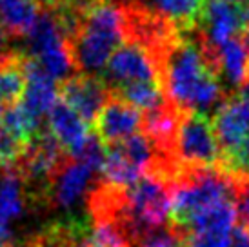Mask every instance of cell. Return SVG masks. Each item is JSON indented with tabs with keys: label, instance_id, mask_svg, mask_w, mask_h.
Wrapping results in <instances>:
<instances>
[{
	"label": "cell",
	"instance_id": "cell-1",
	"mask_svg": "<svg viewBox=\"0 0 249 247\" xmlns=\"http://www.w3.org/2000/svg\"><path fill=\"white\" fill-rule=\"evenodd\" d=\"M238 176L214 169H184L171 184V206H169V226L182 231L184 227L206 209L222 204L235 202Z\"/></svg>",
	"mask_w": 249,
	"mask_h": 247
},
{
	"label": "cell",
	"instance_id": "cell-2",
	"mask_svg": "<svg viewBox=\"0 0 249 247\" xmlns=\"http://www.w3.org/2000/svg\"><path fill=\"white\" fill-rule=\"evenodd\" d=\"M171 158L180 169H214L220 167L222 151L213 120L196 111H182L175 133Z\"/></svg>",
	"mask_w": 249,
	"mask_h": 247
},
{
	"label": "cell",
	"instance_id": "cell-3",
	"mask_svg": "<svg viewBox=\"0 0 249 247\" xmlns=\"http://www.w3.org/2000/svg\"><path fill=\"white\" fill-rule=\"evenodd\" d=\"M100 80L109 91L133 82H160L159 66L149 49L137 40H124L113 53Z\"/></svg>",
	"mask_w": 249,
	"mask_h": 247
},
{
	"label": "cell",
	"instance_id": "cell-4",
	"mask_svg": "<svg viewBox=\"0 0 249 247\" xmlns=\"http://www.w3.org/2000/svg\"><path fill=\"white\" fill-rule=\"evenodd\" d=\"M249 26V4H231L228 0H206L196 28L204 38L218 48L240 36Z\"/></svg>",
	"mask_w": 249,
	"mask_h": 247
},
{
	"label": "cell",
	"instance_id": "cell-5",
	"mask_svg": "<svg viewBox=\"0 0 249 247\" xmlns=\"http://www.w3.org/2000/svg\"><path fill=\"white\" fill-rule=\"evenodd\" d=\"M95 173L82 162L75 158H68L58 171L53 175L48 189L44 193V204L48 207L58 209H71L86 193H89V184Z\"/></svg>",
	"mask_w": 249,
	"mask_h": 247
},
{
	"label": "cell",
	"instance_id": "cell-6",
	"mask_svg": "<svg viewBox=\"0 0 249 247\" xmlns=\"http://www.w3.org/2000/svg\"><path fill=\"white\" fill-rule=\"evenodd\" d=\"M93 127V133L100 138L102 144H115L118 140L140 133L144 127V113L109 93V98L95 118Z\"/></svg>",
	"mask_w": 249,
	"mask_h": 247
},
{
	"label": "cell",
	"instance_id": "cell-7",
	"mask_svg": "<svg viewBox=\"0 0 249 247\" xmlns=\"http://www.w3.org/2000/svg\"><path fill=\"white\" fill-rule=\"evenodd\" d=\"M58 96L89 125L107 102L109 89L100 80V76L73 75L58 84Z\"/></svg>",
	"mask_w": 249,
	"mask_h": 247
},
{
	"label": "cell",
	"instance_id": "cell-8",
	"mask_svg": "<svg viewBox=\"0 0 249 247\" xmlns=\"http://www.w3.org/2000/svg\"><path fill=\"white\" fill-rule=\"evenodd\" d=\"M213 127L224 160L231 157L249 135V106L238 100L235 95L228 96L214 111Z\"/></svg>",
	"mask_w": 249,
	"mask_h": 247
},
{
	"label": "cell",
	"instance_id": "cell-9",
	"mask_svg": "<svg viewBox=\"0 0 249 247\" xmlns=\"http://www.w3.org/2000/svg\"><path fill=\"white\" fill-rule=\"evenodd\" d=\"M24 69H26V91L22 106L31 115L44 120V117H48L49 111L60 100L58 84L40 68V64L33 56L26 53H24Z\"/></svg>",
	"mask_w": 249,
	"mask_h": 247
},
{
	"label": "cell",
	"instance_id": "cell-10",
	"mask_svg": "<svg viewBox=\"0 0 249 247\" xmlns=\"http://www.w3.org/2000/svg\"><path fill=\"white\" fill-rule=\"evenodd\" d=\"M48 129L70 157L78 151L89 137V125L62 100H58L55 107L49 111Z\"/></svg>",
	"mask_w": 249,
	"mask_h": 247
},
{
	"label": "cell",
	"instance_id": "cell-11",
	"mask_svg": "<svg viewBox=\"0 0 249 247\" xmlns=\"http://www.w3.org/2000/svg\"><path fill=\"white\" fill-rule=\"evenodd\" d=\"M216 68L226 93L229 96L235 95L238 86L249 73V53L240 36L224 42L216 48Z\"/></svg>",
	"mask_w": 249,
	"mask_h": 247
},
{
	"label": "cell",
	"instance_id": "cell-12",
	"mask_svg": "<svg viewBox=\"0 0 249 247\" xmlns=\"http://www.w3.org/2000/svg\"><path fill=\"white\" fill-rule=\"evenodd\" d=\"M26 91L24 53L9 51L0 56V107L18 104Z\"/></svg>",
	"mask_w": 249,
	"mask_h": 247
},
{
	"label": "cell",
	"instance_id": "cell-13",
	"mask_svg": "<svg viewBox=\"0 0 249 247\" xmlns=\"http://www.w3.org/2000/svg\"><path fill=\"white\" fill-rule=\"evenodd\" d=\"M38 11L33 0H0V28L9 36H28Z\"/></svg>",
	"mask_w": 249,
	"mask_h": 247
},
{
	"label": "cell",
	"instance_id": "cell-14",
	"mask_svg": "<svg viewBox=\"0 0 249 247\" xmlns=\"http://www.w3.org/2000/svg\"><path fill=\"white\" fill-rule=\"evenodd\" d=\"M113 96H118L120 100L131 104L133 107L140 109L142 113H151L166 106L167 100L164 88L160 82H133L120 86L117 89L109 91Z\"/></svg>",
	"mask_w": 249,
	"mask_h": 247
},
{
	"label": "cell",
	"instance_id": "cell-15",
	"mask_svg": "<svg viewBox=\"0 0 249 247\" xmlns=\"http://www.w3.org/2000/svg\"><path fill=\"white\" fill-rule=\"evenodd\" d=\"M26 191H24V182L17 169L11 171H2L0 178V213L7 220L20 216L26 204Z\"/></svg>",
	"mask_w": 249,
	"mask_h": 247
},
{
	"label": "cell",
	"instance_id": "cell-16",
	"mask_svg": "<svg viewBox=\"0 0 249 247\" xmlns=\"http://www.w3.org/2000/svg\"><path fill=\"white\" fill-rule=\"evenodd\" d=\"M71 158L86 164L95 175H100L106 164V145L100 142V138L95 133H89L88 140L84 142L78 151L71 155Z\"/></svg>",
	"mask_w": 249,
	"mask_h": 247
},
{
	"label": "cell",
	"instance_id": "cell-17",
	"mask_svg": "<svg viewBox=\"0 0 249 247\" xmlns=\"http://www.w3.org/2000/svg\"><path fill=\"white\" fill-rule=\"evenodd\" d=\"M220 167L224 171L235 175L238 178L249 180V135L244 138V142L240 144V147L236 149L231 157L222 160Z\"/></svg>",
	"mask_w": 249,
	"mask_h": 247
},
{
	"label": "cell",
	"instance_id": "cell-18",
	"mask_svg": "<svg viewBox=\"0 0 249 247\" xmlns=\"http://www.w3.org/2000/svg\"><path fill=\"white\" fill-rule=\"evenodd\" d=\"M235 211L238 226L249 233V180L238 178L235 193Z\"/></svg>",
	"mask_w": 249,
	"mask_h": 247
},
{
	"label": "cell",
	"instance_id": "cell-19",
	"mask_svg": "<svg viewBox=\"0 0 249 247\" xmlns=\"http://www.w3.org/2000/svg\"><path fill=\"white\" fill-rule=\"evenodd\" d=\"M22 247H60V246H58V242L46 229H42V231L35 233L33 236H29Z\"/></svg>",
	"mask_w": 249,
	"mask_h": 247
},
{
	"label": "cell",
	"instance_id": "cell-20",
	"mask_svg": "<svg viewBox=\"0 0 249 247\" xmlns=\"http://www.w3.org/2000/svg\"><path fill=\"white\" fill-rule=\"evenodd\" d=\"M229 247H249V233L244 227L236 226L235 229H233Z\"/></svg>",
	"mask_w": 249,
	"mask_h": 247
},
{
	"label": "cell",
	"instance_id": "cell-21",
	"mask_svg": "<svg viewBox=\"0 0 249 247\" xmlns=\"http://www.w3.org/2000/svg\"><path fill=\"white\" fill-rule=\"evenodd\" d=\"M9 220L0 213V247H9Z\"/></svg>",
	"mask_w": 249,
	"mask_h": 247
},
{
	"label": "cell",
	"instance_id": "cell-22",
	"mask_svg": "<svg viewBox=\"0 0 249 247\" xmlns=\"http://www.w3.org/2000/svg\"><path fill=\"white\" fill-rule=\"evenodd\" d=\"M235 96L238 100H242L249 106V73L246 75V78L242 80V84L238 86V89L235 91Z\"/></svg>",
	"mask_w": 249,
	"mask_h": 247
},
{
	"label": "cell",
	"instance_id": "cell-23",
	"mask_svg": "<svg viewBox=\"0 0 249 247\" xmlns=\"http://www.w3.org/2000/svg\"><path fill=\"white\" fill-rule=\"evenodd\" d=\"M33 2L40 9H55V7L62 6L64 2H68V0H33Z\"/></svg>",
	"mask_w": 249,
	"mask_h": 247
},
{
	"label": "cell",
	"instance_id": "cell-24",
	"mask_svg": "<svg viewBox=\"0 0 249 247\" xmlns=\"http://www.w3.org/2000/svg\"><path fill=\"white\" fill-rule=\"evenodd\" d=\"M9 35L0 28V56H4L6 53H9Z\"/></svg>",
	"mask_w": 249,
	"mask_h": 247
},
{
	"label": "cell",
	"instance_id": "cell-25",
	"mask_svg": "<svg viewBox=\"0 0 249 247\" xmlns=\"http://www.w3.org/2000/svg\"><path fill=\"white\" fill-rule=\"evenodd\" d=\"M240 40L244 42V46H246V49H248V53H249V26L242 31V35H240Z\"/></svg>",
	"mask_w": 249,
	"mask_h": 247
},
{
	"label": "cell",
	"instance_id": "cell-26",
	"mask_svg": "<svg viewBox=\"0 0 249 247\" xmlns=\"http://www.w3.org/2000/svg\"><path fill=\"white\" fill-rule=\"evenodd\" d=\"M231 4H249V0H228Z\"/></svg>",
	"mask_w": 249,
	"mask_h": 247
},
{
	"label": "cell",
	"instance_id": "cell-27",
	"mask_svg": "<svg viewBox=\"0 0 249 247\" xmlns=\"http://www.w3.org/2000/svg\"><path fill=\"white\" fill-rule=\"evenodd\" d=\"M9 247H13V246H9Z\"/></svg>",
	"mask_w": 249,
	"mask_h": 247
}]
</instances>
